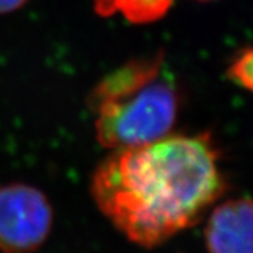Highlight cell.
I'll return each mask as SVG.
<instances>
[{
	"mask_svg": "<svg viewBox=\"0 0 253 253\" xmlns=\"http://www.w3.org/2000/svg\"><path fill=\"white\" fill-rule=\"evenodd\" d=\"M218 161L207 134L114 149L91 174V199L128 241L152 249L196 225L224 194Z\"/></svg>",
	"mask_w": 253,
	"mask_h": 253,
	"instance_id": "1",
	"label": "cell"
},
{
	"mask_svg": "<svg viewBox=\"0 0 253 253\" xmlns=\"http://www.w3.org/2000/svg\"><path fill=\"white\" fill-rule=\"evenodd\" d=\"M163 54L136 58L103 78L89 96L96 138L110 149L149 144L166 136L179 113V93L165 78Z\"/></svg>",
	"mask_w": 253,
	"mask_h": 253,
	"instance_id": "2",
	"label": "cell"
},
{
	"mask_svg": "<svg viewBox=\"0 0 253 253\" xmlns=\"http://www.w3.org/2000/svg\"><path fill=\"white\" fill-rule=\"evenodd\" d=\"M54 210L34 186L10 183L0 187V253H34L51 235Z\"/></svg>",
	"mask_w": 253,
	"mask_h": 253,
	"instance_id": "3",
	"label": "cell"
},
{
	"mask_svg": "<svg viewBox=\"0 0 253 253\" xmlns=\"http://www.w3.org/2000/svg\"><path fill=\"white\" fill-rule=\"evenodd\" d=\"M208 253H253V200H228L212 210L206 225Z\"/></svg>",
	"mask_w": 253,
	"mask_h": 253,
	"instance_id": "4",
	"label": "cell"
},
{
	"mask_svg": "<svg viewBox=\"0 0 253 253\" xmlns=\"http://www.w3.org/2000/svg\"><path fill=\"white\" fill-rule=\"evenodd\" d=\"M174 0H94V10L101 17L121 14L134 24L155 23L170 10Z\"/></svg>",
	"mask_w": 253,
	"mask_h": 253,
	"instance_id": "5",
	"label": "cell"
},
{
	"mask_svg": "<svg viewBox=\"0 0 253 253\" xmlns=\"http://www.w3.org/2000/svg\"><path fill=\"white\" fill-rule=\"evenodd\" d=\"M226 76L241 87L253 91V46L242 49L228 66Z\"/></svg>",
	"mask_w": 253,
	"mask_h": 253,
	"instance_id": "6",
	"label": "cell"
},
{
	"mask_svg": "<svg viewBox=\"0 0 253 253\" xmlns=\"http://www.w3.org/2000/svg\"><path fill=\"white\" fill-rule=\"evenodd\" d=\"M27 0H0V14L16 11L26 4Z\"/></svg>",
	"mask_w": 253,
	"mask_h": 253,
	"instance_id": "7",
	"label": "cell"
},
{
	"mask_svg": "<svg viewBox=\"0 0 253 253\" xmlns=\"http://www.w3.org/2000/svg\"><path fill=\"white\" fill-rule=\"evenodd\" d=\"M199 1H210V0H199Z\"/></svg>",
	"mask_w": 253,
	"mask_h": 253,
	"instance_id": "8",
	"label": "cell"
}]
</instances>
